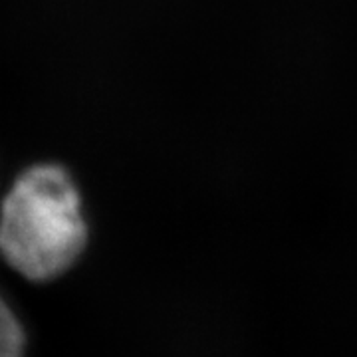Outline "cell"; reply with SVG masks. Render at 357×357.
<instances>
[{
	"label": "cell",
	"mask_w": 357,
	"mask_h": 357,
	"mask_svg": "<svg viewBox=\"0 0 357 357\" xmlns=\"http://www.w3.org/2000/svg\"><path fill=\"white\" fill-rule=\"evenodd\" d=\"M88 244L82 197L62 165L22 171L0 204V255L32 282L60 278Z\"/></svg>",
	"instance_id": "6da1fadb"
},
{
	"label": "cell",
	"mask_w": 357,
	"mask_h": 357,
	"mask_svg": "<svg viewBox=\"0 0 357 357\" xmlns=\"http://www.w3.org/2000/svg\"><path fill=\"white\" fill-rule=\"evenodd\" d=\"M0 357H24L22 326L2 298H0Z\"/></svg>",
	"instance_id": "7a4b0ae2"
}]
</instances>
